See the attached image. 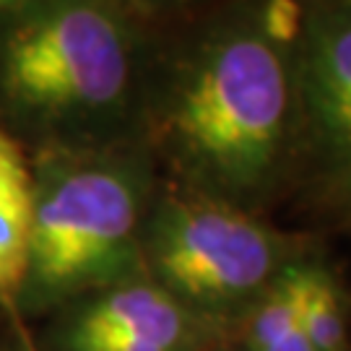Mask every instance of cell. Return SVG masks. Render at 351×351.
I'll return each mask as SVG.
<instances>
[{
	"label": "cell",
	"instance_id": "cell-1",
	"mask_svg": "<svg viewBox=\"0 0 351 351\" xmlns=\"http://www.w3.org/2000/svg\"><path fill=\"white\" fill-rule=\"evenodd\" d=\"M294 0H237L156 37L141 143L159 177L263 213L307 175Z\"/></svg>",
	"mask_w": 351,
	"mask_h": 351
},
{
	"label": "cell",
	"instance_id": "cell-2",
	"mask_svg": "<svg viewBox=\"0 0 351 351\" xmlns=\"http://www.w3.org/2000/svg\"><path fill=\"white\" fill-rule=\"evenodd\" d=\"M156 32L112 0L0 11V125L26 154L141 141Z\"/></svg>",
	"mask_w": 351,
	"mask_h": 351
},
{
	"label": "cell",
	"instance_id": "cell-3",
	"mask_svg": "<svg viewBox=\"0 0 351 351\" xmlns=\"http://www.w3.org/2000/svg\"><path fill=\"white\" fill-rule=\"evenodd\" d=\"M32 237L21 315H55L91 291L143 276L141 239L159 169L141 141L29 154Z\"/></svg>",
	"mask_w": 351,
	"mask_h": 351
},
{
	"label": "cell",
	"instance_id": "cell-4",
	"mask_svg": "<svg viewBox=\"0 0 351 351\" xmlns=\"http://www.w3.org/2000/svg\"><path fill=\"white\" fill-rule=\"evenodd\" d=\"M317 239L263 213L159 180L143 224V276L190 313L232 330Z\"/></svg>",
	"mask_w": 351,
	"mask_h": 351
},
{
	"label": "cell",
	"instance_id": "cell-5",
	"mask_svg": "<svg viewBox=\"0 0 351 351\" xmlns=\"http://www.w3.org/2000/svg\"><path fill=\"white\" fill-rule=\"evenodd\" d=\"M304 156L310 180L351 159V0H317L297 39Z\"/></svg>",
	"mask_w": 351,
	"mask_h": 351
},
{
	"label": "cell",
	"instance_id": "cell-6",
	"mask_svg": "<svg viewBox=\"0 0 351 351\" xmlns=\"http://www.w3.org/2000/svg\"><path fill=\"white\" fill-rule=\"evenodd\" d=\"M151 341L177 351H219L232 330L216 326L167 294L146 276L91 291L55 313L52 346L84 341Z\"/></svg>",
	"mask_w": 351,
	"mask_h": 351
},
{
	"label": "cell",
	"instance_id": "cell-7",
	"mask_svg": "<svg viewBox=\"0 0 351 351\" xmlns=\"http://www.w3.org/2000/svg\"><path fill=\"white\" fill-rule=\"evenodd\" d=\"M32 237V162L26 149L0 125V304L21 291Z\"/></svg>",
	"mask_w": 351,
	"mask_h": 351
},
{
	"label": "cell",
	"instance_id": "cell-8",
	"mask_svg": "<svg viewBox=\"0 0 351 351\" xmlns=\"http://www.w3.org/2000/svg\"><path fill=\"white\" fill-rule=\"evenodd\" d=\"M302 333L315 351H351L349 297L339 271L315 245L294 263Z\"/></svg>",
	"mask_w": 351,
	"mask_h": 351
},
{
	"label": "cell",
	"instance_id": "cell-9",
	"mask_svg": "<svg viewBox=\"0 0 351 351\" xmlns=\"http://www.w3.org/2000/svg\"><path fill=\"white\" fill-rule=\"evenodd\" d=\"M294 263L234 326L232 346L237 351H315L300 326Z\"/></svg>",
	"mask_w": 351,
	"mask_h": 351
},
{
	"label": "cell",
	"instance_id": "cell-10",
	"mask_svg": "<svg viewBox=\"0 0 351 351\" xmlns=\"http://www.w3.org/2000/svg\"><path fill=\"white\" fill-rule=\"evenodd\" d=\"M315 182V206L336 226H351V159Z\"/></svg>",
	"mask_w": 351,
	"mask_h": 351
},
{
	"label": "cell",
	"instance_id": "cell-11",
	"mask_svg": "<svg viewBox=\"0 0 351 351\" xmlns=\"http://www.w3.org/2000/svg\"><path fill=\"white\" fill-rule=\"evenodd\" d=\"M112 3H117L133 19H138L141 24L154 29L156 24H164V21L180 16L182 11L195 8L201 0H112Z\"/></svg>",
	"mask_w": 351,
	"mask_h": 351
},
{
	"label": "cell",
	"instance_id": "cell-12",
	"mask_svg": "<svg viewBox=\"0 0 351 351\" xmlns=\"http://www.w3.org/2000/svg\"><path fill=\"white\" fill-rule=\"evenodd\" d=\"M0 351H32V349H29V343H26L24 336H19V333H16L8 343H3V346H0Z\"/></svg>",
	"mask_w": 351,
	"mask_h": 351
},
{
	"label": "cell",
	"instance_id": "cell-13",
	"mask_svg": "<svg viewBox=\"0 0 351 351\" xmlns=\"http://www.w3.org/2000/svg\"><path fill=\"white\" fill-rule=\"evenodd\" d=\"M16 3H19V0H0V11H3V8H11Z\"/></svg>",
	"mask_w": 351,
	"mask_h": 351
},
{
	"label": "cell",
	"instance_id": "cell-14",
	"mask_svg": "<svg viewBox=\"0 0 351 351\" xmlns=\"http://www.w3.org/2000/svg\"><path fill=\"white\" fill-rule=\"evenodd\" d=\"M0 346H3V343H0Z\"/></svg>",
	"mask_w": 351,
	"mask_h": 351
}]
</instances>
